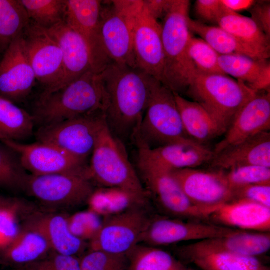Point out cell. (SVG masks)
<instances>
[{
    "instance_id": "obj_1",
    "label": "cell",
    "mask_w": 270,
    "mask_h": 270,
    "mask_svg": "<svg viewBox=\"0 0 270 270\" xmlns=\"http://www.w3.org/2000/svg\"><path fill=\"white\" fill-rule=\"evenodd\" d=\"M106 94L104 114L112 132L124 144L133 141L156 80L138 68L111 63L102 72Z\"/></svg>"
},
{
    "instance_id": "obj_2",
    "label": "cell",
    "mask_w": 270,
    "mask_h": 270,
    "mask_svg": "<svg viewBox=\"0 0 270 270\" xmlns=\"http://www.w3.org/2000/svg\"><path fill=\"white\" fill-rule=\"evenodd\" d=\"M106 102L102 72L90 70L69 84L40 94L32 114L39 128L102 112Z\"/></svg>"
},
{
    "instance_id": "obj_3",
    "label": "cell",
    "mask_w": 270,
    "mask_h": 270,
    "mask_svg": "<svg viewBox=\"0 0 270 270\" xmlns=\"http://www.w3.org/2000/svg\"><path fill=\"white\" fill-rule=\"evenodd\" d=\"M190 6V0H174L161 24L164 56L162 84L180 95L186 92L197 74L188 54L192 37L189 27Z\"/></svg>"
},
{
    "instance_id": "obj_4",
    "label": "cell",
    "mask_w": 270,
    "mask_h": 270,
    "mask_svg": "<svg viewBox=\"0 0 270 270\" xmlns=\"http://www.w3.org/2000/svg\"><path fill=\"white\" fill-rule=\"evenodd\" d=\"M186 93L210 114L224 134L239 110L256 92L226 74L197 73Z\"/></svg>"
},
{
    "instance_id": "obj_5",
    "label": "cell",
    "mask_w": 270,
    "mask_h": 270,
    "mask_svg": "<svg viewBox=\"0 0 270 270\" xmlns=\"http://www.w3.org/2000/svg\"><path fill=\"white\" fill-rule=\"evenodd\" d=\"M90 176L100 186L120 188L148 200V195L131 164L124 144L109 129H100L89 164Z\"/></svg>"
},
{
    "instance_id": "obj_6",
    "label": "cell",
    "mask_w": 270,
    "mask_h": 270,
    "mask_svg": "<svg viewBox=\"0 0 270 270\" xmlns=\"http://www.w3.org/2000/svg\"><path fill=\"white\" fill-rule=\"evenodd\" d=\"M136 139L150 148L191 140L184 130L174 93L156 80Z\"/></svg>"
},
{
    "instance_id": "obj_7",
    "label": "cell",
    "mask_w": 270,
    "mask_h": 270,
    "mask_svg": "<svg viewBox=\"0 0 270 270\" xmlns=\"http://www.w3.org/2000/svg\"><path fill=\"white\" fill-rule=\"evenodd\" d=\"M96 187L90 172L28 174L24 191L49 210L72 209L88 204Z\"/></svg>"
},
{
    "instance_id": "obj_8",
    "label": "cell",
    "mask_w": 270,
    "mask_h": 270,
    "mask_svg": "<svg viewBox=\"0 0 270 270\" xmlns=\"http://www.w3.org/2000/svg\"><path fill=\"white\" fill-rule=\"evenodd\" d=\"M103 2L99 38L110 63L138 68L134 48L131 16L132 0Z\"/></svg>"
},
{
    "instance_id": "obj_9",
    "label": "cell",
    "mask_w": 270,
    "mask_h": 270,
    "mask_svg": "<svg viewBox=\"0 0 270 270\" xmlns=\"http://www.w3.org/2000/svg\"><path fill=\"white\" fill-rule=\"evenodd\" d=\"M137 164L148 196H152L168 214L178 218L209 219L214 210L192 202L171 172L138 158Z\"/></svg>"
},
{
    "instance_id": "obj_10",
    "label": "cell",
    "mask_w": 270,
    "mask_h": 270,
    "mask_svg": "<svg viewBox=\"0 0 270 270\" xmlns=\"http://www.w3.org/2000/svg\"><path fill=\"white\" fill-rule=\"evenodd\" d=\"M104 120L103 112H97L38 128L35 136L37 142L52 144L87 160Z\"/></svg>"
},
{
    "instance_id": "obj_11",
    "label": "cell",
    "mask_w": 270,
    "mask_h": 270,
    "mask_svg": "<svg viewBox=\"0 0 270 270\" xmlns=\"http://www.w3.org/2000/svg\"><path fill=\"white\" fill-rule=\"evenodd\" d=\"M145 206L104 218L100 230L90 241V250L127 255L140 244L152 219Z\"/></svg>"
},
{
    "instance_id": "obj_12",
    "label": "cell",
    "mask_w": 270,
    "mask_h": 270,
    "mask_svg": "<svg viewBox=\"0 0 270 270\" xmlns=\"http://www.w3.org/2000/svg\"><path fill=\"white\" fill-rule=\"evenodd\" d=\"M131 16L137 67L162 84L164 56L161 24L148 14L142 0H134Z\"/></svg>"
},
{
    "instance_id": "obj_13",
    "label": "cell",
    "mask_w": 270,
    "mask_h": 270,
    "mask_svg": "<svg viewBox=\"0 0 270 270\" xmlns=\"http://www.w3.org/2000/svg\"><path fill=\"white\" fill-rule=\"evenodd\" d=\"M22 36L37 82L44 88L41 94L53 92L63 76L62 52L58 43L48 30L32 22Z\"/></svg>"
},
{
    "instance_id": "obj_14",
    "label": "cell",
    "mask_w": 270,
    "mask_h": 270,
    "mask_svg": "<svg viewBox=\"0 0 270 270\" xmlns=\"http://www.w3.org/2000/svg\"><path fill=\"white\" fill-rule=\"evenodd\" d=\"M18 155L26 171L34 176L89 172L87 160L77 158L50 144L36 142L24 144L0 140Z\"/></svg>"
},
{
    "instance_id": "obj_15",
    "label": "cell",
    "mask_w": 270,
    "mask_h": 270,
    "mask_svg": "<svg viewBox=\"0 0 270 270\" xmlns=\"http://www.w3.org/2000/svg\"><path fill=\"white\" fill-rule=\"evenodd\" d=\"M236 230L200 220L154 217L152 218L140 244L157 247L181 242H198L224 236Z\"/></svg>"
},
{
    "instance_id": "obj_16",
    "label": "cell",
    "mask_w": 270,
    "mask_h": 270,
    "mask_svg": "<svg viewBox=\"0 0 270 270\" xmlns=\"http://www.w3.org/2000/svg\"><path fill=\"white\" fill-rule=\"evenodd\" d=\"M171 173L190 200L199 207L214 211L234 199L225 171L184 168Z\"/></svg>"
},
{
    "instance_id": "obj_17",
    "label": "cell",
    "mask_w": 270,
    "mask_h": 270,
    "mask_svg": "<svg viewBox=\"0 0 270 270\" xmlns=\"http://www.w3.org/2000/svg\"><path fill=\"white\" fill-rule=\"evenodd\" d=\"M36 82L22 36L11 44L0 60V97L16 104L21 103Z\"/></svg>"
},
{
    "instance_id": "obj_18",
    "label": "cell",
    "mask_w": 270,
    "mask_h": 270,
    "mask_svg": "<svg viewBox=\"0 0 270 270\" xmlns=\"http://www.w3.org/2000/svg\"><path fill=\"white\" fill-rule=\"evenodd\" d=\"M133 142L137 148L138 158L170 172L196 168L210 163L214 156L213 150L192 140L153 148L136 139Z\"/></svg>"
},
{
    "instance_id": "obj_19",
    "label": "cell",
    "mask_w": 270,
    "mask_h": 270,
    "mask_svg": "<svg viewBox=\"0 0 270 270\" xmlns=\"http://www.w3.org/2000/svg\"><path fill=\"white\" fill-rule=\"evenodd\" d=\"M22 220V227L42 234L56 252L77 256L86 248V242L76 238L70 231L68 216L64 214L34 208L26 214Z\"/></svg>"
},
{
    "instance_id": "obj_20",
    "label": "cell",
    "mask_w": 270,
    "mask_h": 270,
    "mask_svg": "<svg viewBox=\"0 0 270 270\" xmlns=\"http://www.w3.org/2000/svg\"><path fill=\"white\" fill-rule=\"evenodd\" d=\"M270 129V94L257 92L238 112L214 154Z\"/></svg>"
},
{
    "instance_id": "obj_21",
    "label": "cell",
    "mask_w": 270,
    "mask_h": 270,
    "mask_svg": "<svg viewBox=\"0 0 270 270\" xmlns=\"http://www.w3.org/2000/svg\"><path fill=\"white\" fill-rule=\"evenodd\" d=\"M103 2L99 0H66L64 22L79 33L91 52L94 70L102 72L110 62L102 50L99 27Z\"/></svg>"
},
{
    "instance_id": "obj_22",
    "label": "cell",
    "mask_w": 270,
    "mask_h": 270,
    "mask_svg": "<svg viewBox=\"0 0 270 270\" xmlns=\"http://www.w3.org/2000/svg\"><path fill=\"white\" fill-rule=\"evenodd\" d=\"M270 249V232L236 230L224 236L184 245L176 250L179 256L194 253L222 252L258 258Z\"/></svg>"
},
{
    "instance_id": "obj_23",
    "label": "cell",
    "mask_w": 270,
    "mask_h": 270,
    "mask_svg": "<svg viewBox=\"0 0 270 270\" xmlns=\"http://www.w3.org/2000/svg\"><path fill=\"white\" fill-rule=\"evenodd\" d=\"M48 30L58 43L63 56V76L54 92L87 72L94 70V64L90 48L85 39L64 22Z\"/></svg>"
},
{
    "instance_id": "obj_24",
    "label": "cell",
    "mask_w": 270,
    "mask_h": 270,
    "mask_svg": "<svg viewBox=\"0 0 270 270\" xmlns=\"http://www.w3.org/2000/svg\"><path fill=\"white\" fill-rule=\"evenodd\" d=\"M208 220L218 225L240 230L270 232V208L248 200L236 198L218 207Z\"/></svg>"
},
{
    "instance_id": "obj_25",
    "label": "cell",
    "mask_w": 270,
    "mask_h": 270,
    "mask_svg": "<svg viewBox=\"0 0 270 270\" xmlns=\"http://www.w3.org/2000/svg\"><path fill=\"white\" fill-rule=\"evenodd\" d=\"M212 169L228 170L244 166L270 168V133L265 132L214 154Z\"/></svg>"
},
{
    "instance_id": "obj_26",
    "label": "cell",
    "mask_w": 270,
    "mask_h": 270,
    "mask_svg": "<svg viewBox=\"0 0 270 270\" xmlns=\"http://www.w3.org/2000/svg\"><path fill=\"white\" fill-rule=\"evenodd\" d=\"M52 251L42 234L22 226L15 239L0 250V264L14 268H22L43 258Z\"/></svg>"
},
{
    "instance_id": "obj_27",
    "label": "cell",
    "mask_w": 270,
    "mask_h": 270,
    "mask_svg": "<svg viewBox=\"0 0 270 270\" xmlns=\"http://www.w3.org/2000/svg\"><path fill=\"white\" fill-rule=\"evenodd\" d=\"M174 96L184 130L190 139L204 144L223 134L214 118L199 104L176 93Z\"/></svg>"
},
{
    "instance_id": "obj_28",
    "label": "cell",
    "mask_w": 270,
    "mask_h": 270,
    "mask_svg": "<svg viewBox=\"0 0 270 270\" xmlns=\"http://www.w3.org/2000/svg\"><path fill=\"white\" fill-rule=\"evenodd\" d=\"M217 24L244 44L269 58L270 38L251 18L234 12L224 6Z\"/></svg>"
},
{
    "instance_id": "obj_29",
    "label": "cell",
    "mask_w": 270,
    "mask_h": 270,
    "mask_svg": "<svg viewBox=\"0 0 270 270\" xmlns=\"http://www.w3.org/2000/svg\"><path fill=\"white\" fill-rule=\"evenodd\" d=\"M189 27L191 32L200 36L220 55L240 54L260 60L268 59L220 26H208L190 18Z\"/></svg>"
},
{
    "instance_id": "obj_30",
    "label": "cell",
    "mask_w": 270,
    "mask_h": 270,
    "mask_svg": "<svg viewBox=\"0 0 270 270\" xmlns=\"http://www.w3.org/2000/svg\"><path fill=\"white\" fill-rule=\"evenodd\" d=\"M181 260L192 263L201 270H270L259 258L216 252L186 254Z\"/></svg>"
},
{
    "instance_id": "obj_31",
    "label": "cell",
    "mask_w": 270,
    "mask_h": 270,
    "mask_svg": "<svg viewBox=\"0 0 270 270\" xmlns=\"http://www.w3.org/2000/svg\"><path fill=\"white\" fill-rule=\"evenodd\" d=\"M147 202V199L120 188L100 186L95 188L87 205L90 210L104 218L146 206Z\"/></svg>"
},
{
    "instance_id": "obj_32",
    "label": "cell",
    "mask_w": 270,
    "mask_h": 270,
    "mask_svg": "<svg viewBox=\"0 0 270 270\" xmlns=\"http://www.w3.org/2000/svg\"><path fill=\"white\" fill-rule=\"evenodd\" d=\"M32 116L12 102L0 97V140L19 142L34 134Z\"/></svg>"
},
{
    "instance_id": "obj_33",
    "label": "cell",
    "mask_w": 270,
    "mask_h": 270,
    "mask_svg": "<svg viewBox=\"0 0 270 270\" xmlns=\"http://www.w3.org/2000/svg\"><path fill=\"white\" fill-rule=\"evenodd\" d=\"M30 22L20 0H0V56L22 36Z\"/></svg>"
},
{
    "instance_id": "obj_34",
    "label": "cell",
    "mask_w": 270,
    "mask_h": 270,
    "mask_svg": "<svg viewBox=\"0 0 270 270\" xmlns=\"http://www.w3.org/2000/svg\"><path fill=\"white\" fill-rule=\"evenodd\" d=\"M128 270H194L169 252L138 244L128 254Z\"/></svg>"
},
{
    "instance_id": "obj_35",
    "label": "cell",
    "mask_w": 270,
    "mask_h": 270,
    "mask_svg": "<svg viewBox=\"0 0 270 270\" xmlns=\"http://www.w3.org/2000/svg\"><path fill=\"white\" fill-rule=\"evenodd\" d=\"M30 22L50 30L64 22L66 0H20Z\"/></svg>"
},
{
    "instance_id": "obj_36",
    "label": "cell",
    "mask_w": 270,
    "mask_h": 270,
    "mask_svg": "<svg viewBox=\"0 0 270 270\" xmlns=\"http://www.w3.org/2000/svg\"><path fill=\"white\" fill-rule=\"evenodd\" d=\"M267 62L240 54L220 55L218 64L222 73L236 78L248 86L253 84Z\"/></svg>"
},
{
    "instance_id": "obj_37",
    "label": "cell",
    "mask_w": 270,
    "mask_h": 270,
    "mask_svg": "<svg viewBox=\"0 0 270 270\" xmlns=\"http://www.w3.org/2000/svg\"><path fill=\"white\" fill-rule=\"evenodd\" d=\"M28 175L17 153L0 140V188L24 190Z\"/></svg>"
},
{
    "instance_id": "obj_38",
    "label": "cell",
    "mask_w": 270,
    "mask_h": 270,
    "mask_svg": "<svg viewBox=\"0 0 270 270\" xmlns=\"http://www.w3.org/2000/svg\"><path fill=\"white\" fill-rule=\"evenodd\" d=\"M188 54L197 73L224 74L218 64L220 54L202 38L192 36L188 45Z\"/></svg>"
},
{
    "instance_id": "obj_39",
    "label": "cell",
    "mask_w": 270,
    "mask_h": 270,
    "mask_svg": "<svg viewBox=\"0 0 270 270\" xmlns=\"http://www.w3.org/2000/svg\"><path fill=\"white\" fill-rule=\"evenodd\" d=\"M32 206L22 200L15 206L0 212V250L9 245L18 235L22 228L19 220L34 208Z\"/></svg>"
},
{
    "instance_id": "obj_40",
    "label": "cell",
    "mask_w": 270,
    "mask_h": 270,
    "mask_svg": "<svg viewBox=\"0 0 270 270\" xmlns=\"http://www.w3.org/2000/svg\"><path fill=\"white\" fill-rule=\"evenodd\" d=\"M228 182L233 190L260 184H270V168L250 165L225 171Z\"/></svg>"
},
{
    "instance_id": "obj_41",
    "label": "cell",
    "mask_w": 270,
    "mask_h": 270,
    "mask_svg": "<svg viewBox=\"0 0 270 270\" xmlns=\"http://www.w3.org/2000/svg\"><path fill=\"white\" fill-rule=\"evenodd\" d=\"M80 259V270H128L126 254L90 250Z\"/></svg>"
},
{
    "instance_id": "obj_42",
    "label": "cell",
    "mask_w": 270,
    "mask_h": 270,
    "mask_svg": "<svg viewBox=\"0 0 270 270\" xmlns=\"http://www.w3.org/2000/svg\"><path fill=\"white\" fill-rule=\"evenodd\" d=\"M102 220L100 216L90 210L68 216L70 231L76 238L84 242L91 240L96 236L102 226Z\"/></svg>"
},
{
    "instance_id": "obj_43",
    "label": "cell",
    "mask_w": 270,
    "mask_h": 270,
    "mask_svg": "<svg viewBox=\"0 0 270 270\" xmlns=\"http://www.w3.org/2000/svg\"><path fill=\"white\" fill-rule=\"evenodd\" d=\"M22 268L26 270H80V259L52 251L43 258Z\"/></svg>"
},
{
    "instance_id": "obj_44",
    "label": "cell",
    "mask_w": 270,
    "mask_h": 270,
    "mask_svg": "<svg viewBox=\"0 0 270 270\" xmlns=\"http://www.w3.org/2000/svg\"><path fill=\"white\" fill-rule=\"evenodd\" d=\"M234 192V199L248 200L270 208V184L248 186Z\"/></svg>"
},
{
    "instance_id": "obj_45",
    "label": "cell",
    "mask_w": 270,
    "mask_h": 270,
    "mask_svg": "<svg viewBox=\"0 0 270 270\" xmlns=\"http://www.w3.org/2000/svg\"><path fill=\"white\" fill-rule=\"evenodd\" d=\"M224 8L221 0H198L194 5L196 14L202 23L217 24Z\"/></svg>"
},
{
    "instance_id": "obj_46",
    "label": "cell",
    "mask_w": 270,
    "mask_h": 270,
    "mask_svg": "<svg viewBox=\"0 0 270 270\" xmlns=\"http://www.w3.org/2000/svg\"><path fill=\"white\" fill-rule=\"evenodd\" d=\"M251 18L260 30L270 38V5L267 2H258L250 8Z\"/></svg>"
},
{
    "instance_id": "obj_47",
    "label": "cell",
    "mask_w": 270,
    "mask_h": 270,
    "mask_svg": "<svg viewBox=\"0 0 270 270\" xmlns=\"http://www.w3.org/2000/svg\"><path fill=\"white\" fill-rule=\"evenodd\" d=\"M148 14L156 20L164 19L172 8L174 0H142Z\"/></svg>"
},
{
    "instance_id": "obj_48",
    "label": "cell",
    "mask_w": 270,
    "mask_h": 270,
    "mask_svg": "<svg viewBox=\"0 0 270 270\" xmlns=\"http://www.w3.org/2000/svg\"><path fill=\"white\" fill-rule=\"evenodd\" d=\"M252 90L257 92H270V64L267 62L258 74L255 82L249 86Z\"/></svg>"
},
{
    "instance_id": "obj_49",
    "label": "cell",
    "mask_w": 270,
    "mask_h": 270,
    "mask_svg": "<svg viewBox=\"0 0 270 270\" xmlns=\"http://www.w3.org/2000/svg\"><path fill=\"white\" fill-rule=\"evenodd\" d=\"M221 2L227 8L235 12L250 9L256 2L253 0H221Z\"/></svg>"
},
{
    "instance_id": "obj_50",
    "label": "cell",
    "mask_w": 270,
    "mask_h": 270,
    "mask_svg": "<svg viewBox=\"0 0 270 270\" xmlns=\"http://www.w3.org/2000/svg\"><path fill=\"white\" fill-rule=\"evenodd\" d=\"M21 201L22 200L18 198L0 196V212L15 206Z\"/></svg>"
},
{
    "instance_id": "obj_51",
    "label": "cell",
    "mask_w": 270,
    "mask_h": 270,
    "mask_svg": "<svg viewBox=\"0 0 270 270\" xmlns=\"http://www.w3.org/2000/svg\"><path fill=\"white\" fill-rule=\"evenodd\" d=\"M12 270H26L24 268H14V269Z\"/></svg>"
}]
</instances>
